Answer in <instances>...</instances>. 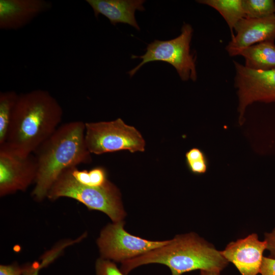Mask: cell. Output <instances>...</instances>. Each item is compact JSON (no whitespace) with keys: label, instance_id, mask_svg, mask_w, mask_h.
I'll use <instances>...</instances> for the list:
<instances>
[{"label":"cell","instance_id":"cell-1","mask_svg":"<svg viewBox=\"0 0 275 275\" xmlns=\"http://www.w3.org/2000/svg\"><path fill=\"white\" fill-rule=\"evenodd\" d=\"M85 123L73 121L65 123L33 153L37 174L32 196L38 201L47 198L49 190L65 170L91 161L85 141Z\"/></svg>","mask_w":275,"mask_h":275},{"label":"cell","instance_id":"cell-2","mask_svg":"<svg viewBox=\"0 0 275 275\" xmlns=\"http://www.w3.org/2000/svg\"><path fill=\"white\" fill-rule=\"evenodd\" d=\"M63 113L58 101L47 91L19 94L4 145L22 154H32L57 130Z\"/></svg>","mask_w":275,"mask_h":275},{"label":"cell","instance_id":"cell-3","mask_svg":"<svg viewBox=\"0 0 275 275\" xmlns=\"http://www.w3.org/2000/svg\"><path fill=\"white\" fill-rule=\"evenodd\" d=\"M151 263L168 266L172 275H181L195 270L222 271L229 262L214 246L195 233L176 236L167 243L122 263L126 275L135 268Z\"/></svg>","mask_w":275,"mask_h":275},{"label":"cell","instance_id":"cell-4","mask_svg":"<svg viewBox=\"0 0 275 275\" xmlns=\"http://www.w3.org/2000/svg\"><path fill=\"white\" fill-rule=\"evenodd\" d=\"M71 169L64 170L49 190L47 198L56 200L61 197L73 199L90 210L106 214L114 223L122 221L126 215L121 193L109 180L100 187L82 184L73 177Z\"/></svg>","mask_w":275,"mask_h":275},{"label":"cell","instance_id":"cell-5","mask_svg":"<svg viewBox=\"0 0 275 275\" xmlns=\"http://www.w3.org/2000/svg\"><path fill=\"white\" fill-rule=\"evenodd\" d=\"M193 30L189 24L184 23L180 35L167 41L154 40L149 44L146 53L141 56L132 55V59L140 58L142 61L128 73L132 77L144 64L156 61L171 64L182 80L195 81L197 75L196 59L190 53V43Z\"/></svg>","mask_w":275,"mask_h":275},{"label":"cell","instance_id":"cell-6","mask_svg":"<svg viewBox=\"0 0 275 275\" xmlns=\"http://www.w3.org/2000/svg\"><path fill=\"white\" fill-rule=\"evenodd\" d=\"M85 141L91 153L100 155L107 152L128 150L143 152L145 142L134 127L121 119L114 121L85 123Z\"/></svg>","mask_w":275,"mask_h":275},{"label":"cell","instance_id":"cell-7","mask_svg":"<svg viewBox=\"0 0 275 275\" xmlns=\"http://www.w3.org/2000/svg\"><path fill=\"white\" fill-rule=\"evenodd\" d=\"M122 221L107 225L97 240L101 258L121 262L136 258L167 243L151 241L130 234Z\"/></svg>","mask_w":275,"mask_h":275},{"label":"cell","instance_id":"cell-8","mask_svg":"<svg viewBox=\"0 0 275 275\" xmlns=\"http://www.w3.org/2000/svg\"><path fill=\"white\" fill-rule=\"evenodd\" d=\"M235 87L238 97L239 121H244L246 107L255 102H275V69L255 70L234 61Z\"/></svg>","mask_w":275,"mask_h":275},{"label":"cell","instance_id":"cell-9","mask_svg":"<svg viewBox=\"0 0 275 275\" xmlns=\"http://www.w3.org/2000/svg\"><path fill=\"white\" fill-rule=\"evenodd\" d=\"M37 166L34 154H22L0 146V196L25 190L35 183Z\"/></svg>","mask_w":275,"mask_h":275},{"label":"cell","instance_id":"cell-10","mask_svg":"<svg viewBox=\"0 0 275 275\" xmlns=\"http://www.w3.org/2000/svg\"><path fill=\"white\" fill-rule=\"evenodd\" d=\"M266 247V241L259 240L258 235L253 233L244 238L231 242L221 252L241 275H257L260 273L263 254Z\"/></svg>","mask_w":275,"mask_h":275},{"label":"cell","instance_id":"cell-11","mask_svg":"<svg viewBox=\"0 0 275 275\" xmlns=\"http://www.w3.org/2000/svg\"><path fill=\"white\" fill-rule=\"evenodd\" d=\"M236 32L226 46L230 56H237L241 50L275 39V14L259 18H243L235 25Z\"/></svg>","mask_w":275,"mask_h":275},{"label":"cell","instance_id":"cell-12","mask_svg":"<svg viewBox=\"0 0 275 275\" xmlns=\"http://www.w3.org/2000/svg\"><path fill=\"white\" fill-rule=\"evenodd\" d=\"M51 7V2L44 0H1L0 28H21Z\"/></svg>","mask_w":275,"mask_h":275},{"label":"cell","instance_id":"cell-13","mask_svg":"<svg viewBox=\"0 0 275 275\" xmlns=\"http://www.w3.org/2000/svg\"><path fill=\"white\" fill-rule=\"evenodd\" d=\"M92 8L95 16L102 14L107 18L111 23L128 24L138 30L140 27L135 20V11L145 10L143 0H87Z\"/></svg>","mask_w":275,"mask_h":275},{"label":"cell","instance_id":"cell-14","mask_svg":"<svg viewBox=\"0 0 275 275\" xmlns=\"http://www.w3.org/2000/svg\"><path fill=\"white\" fill-rule=\"evenodd\" d=\"M245 59V66L255 70L275 69L274 42H260L244 48L238 53Z\"/></svg>","mask_w":275,"mask_h":275},{"label":"cell","instance_id":"cell-15","mask_svg":"<svg viewBox=\"0 0 275 275\" xmlns=\"http://www.w3.org/2000/svg\"><path fill=\"white\" fill-rule=\"evenodd\" d=\"M199 3L209 6L216 10L227 22L232 34L236 24L246 16L244 12L242 0H200Z\"/></svg>","mask_w":275,"mask_h":275},{"label":"cell","instance_id":"cell-16","mask_svg":"<svg viewBox=\"0 0 275 275\" xmlns=\"http://www.w3.org/2000/svg\"><path fill=\"white\" fill-rule=\"evenodd\" d=\"M18 96L12 91L0 93V146L7 141L13 109Z\"/></svg>","mask_w":275,"mask_h":275},{"label":"cell","instance_id":"cell-17","mask_svg":"<svg viewBox=\"0 0 275 275\" xmlns=\"http://www.w3.org/2000/svg\"><path fill=\"white\" fill-rule=\"evenodd\" d=\"M74 179L80 183L93 187H100L108 182L105 170L102 167H96L90 171L79 170L77 167L71 169Z\"/></svg>","mask_w":275,"mask_h":275},{"label":"cell","instance_id":"cell-18","mask_svg":"<svg viewBox=\"0 0 275 275\" xmlns=\"http://www.w3.org/2000/svg\"><path fill=\"white\" fill-rule=\"evenodd\" d=\"M246 18H259L275 14V2L272 0H242Z\"/></svg>","mask_w":275,"mask_h":275},{"label":"cell","instance_id":"cell-19","mask_svg":"<svg viewBox=\"0 0 275 275\" xmlns=\"http://www.w3.org/2000/svg\"><path fill=\"white\" fill-rule=\"evenodd\" d=\"M96 275H126L111 260L100 258L95 264Z\"/></svg>","mask_w":275,"mask_h":275},{"label":"cell","instance_id":"cell-20","mask_svg":"<svg viewBox=\"0 0 275 275\" xmlns=\"http://www.w3.org/2000/svg\"><path fill=\"white\" fill-rule=\"evenodd\" d=\"M186 162L190 172L195 174H204L208 169V161L205 154L187 160Z\"/></svg>","mask_w":275,"mask_h":275},{"label":"cell","instance_id":"cell-21","mask_svg":"<svg viewBox=\"0 0 275 275\" xmlns=\"http://www.w3.org/2000/svg\"><path fill=\"white\" fill-rule=\"evenodd\" d=\"M260 273L261 275H275V259L263 257Z\"/></svg>","mask_w":275,"mask_h":275},{"label":"cell","instance_id":"cell-22","mask_svg":"<svg viewBox=\"0 0 275 275\" xmlns=\"http://www.w3.org/2000/svg\"><path fill=\"white\" fill-rule=\"evenodd\" d=\"M264 240L266 242V250L269 252L268 257L275 259V228L271 232L264 233Z\"/></svg>","mask_w":275,"mask_h":275},{"label":"cell","instance_id":"cell-23","mask_svg":"<svg viewBox=\"0 0 275 275\" xmlns=\"http://www.w3.org/2000/svg\"><path fill=\"white\" fill-rule=\"evenodd\" d=\"M23 271V267L16 264L0 266V275H22Z\"/></svg>","mask_w":275,"mask_h":275},{"label":"cell","instance_id":"cell-24","mask_svg":"<svg viewBox=\"0 0 275 275\" xmlns=\"http://www.w3.org/2000/svg\"><path fill=\"white\" fill-rule=\"evenodd\" d=\"M42 267L41 264L35 262L33 264L23 267L22 275H38L39 269Z\"/></svg>","mask_w":275,"mask_h":275},{"label":"cell","instance_id":"cell-25","mask_svg":"<svg viewBox=\"0 0 275 275\" xmlns=\"http://www.w3.org/2000/svg\"><path fill=\"white\" fill-rule=\"evenodd\" d=\"M221 271L216 269L201 270H200V275H220Z\"/></svg>","mask_w":275,"mask_h":275}]
</instances>
